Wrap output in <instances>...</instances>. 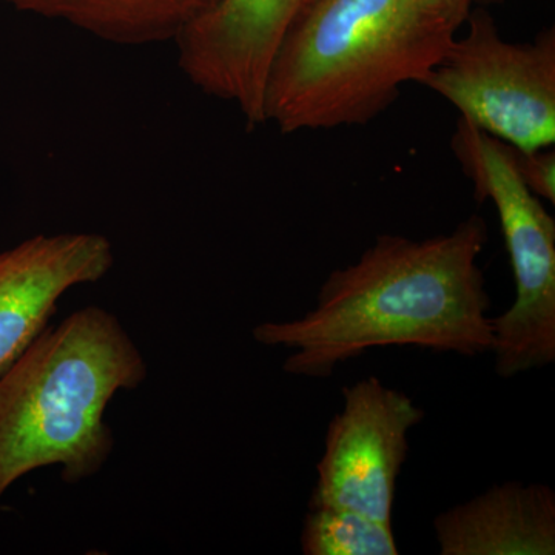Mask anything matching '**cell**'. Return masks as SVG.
<instances>
[{
	"mask_svg": "<svg viewBox=\"0 0 555 555\" xmlns=\"http://www.w3.org/2000/svg\"><path fill=\"white\" fill-rule=\"evenodd\" d=\"M486 243L478 215L430 238L378 236L353 264L328 273L315 308L258 324L251 335L259 345L291 350L283 371L306 378L332 377L346 361L379 347L492 353L491 298L478 264Z\"/></svg>",
	"mask_w": 555,
	"mask_h": 555,
	"instance_id": "1",
	"label": "cell"
},
{
	"mask_svg": "<svg viewBox=\"0 0 555 555\" xmlns=\"http://www.w3.org/2000/svg\"><path fill=\"white\" fill-rule=\"evenodd\" d=\"M456 31L422 0H317L278 51L264 124L284 134L363 126L425 79Z\"/></svg>",
	"mask_w": 555,
	"mask_h": 555,
	"instance_id": "2",
	"label": "cell"
},
{
	"mask_svg": "<svg viewBox=\"0 0 555 555\" xmlns=\"http://www.w3.org/2000/svg\"><path fill=\"white\" fill-rule=\"evenodd\" d=\"M147 375L129 332L100 306L47 327L0 374V500L42 467H60L68 485L100 474L115 449L108 403Z\"/></svg>",
	"mask_w": 555,
	"mask_h": 555,
	"instance_id": "3",
	"label": "cell"
},
{
	"mask_svg": "<svg viewBox=\"0 0 555 555\" xmlns=\"http://www.w3.org/2000/svg\"><path fill=\"white\" fill-rule=\"evenodd\" d=\"M454 149L478 201L491 199L505 238L516 298L492 317L495 372L513 378L555 363V221L526 188L514 150L460 119Z\"/></svg>",
	"mask_w": 555,
	"mask_h": 555,
	"instance_id": "4",
	"label": "cell"
},
{
	"mask_svg": "<svg viewBox=\"0 0 555 555\" xmlns=\"http://www.w3.org/2000/svg\"><path fill=\"white\" fill-rule=\"evenodd\" d=\"M465 38L454 39L420 86L440 94L460 118L516 152L555 142V31L531 43L507 42L485 11L467 16Z\"/></svg>",
	"mask_w": 555,
	"mask_h": 555,
	"instance_id": "5",
	"label": "cell"
},
{
	"mask_svg": "<svg viewBox=\"0 0 555 555\" xmlns=\"http://www.w3.org/2000/svg\"><path fill=\"white\" fill-rule=\"evenodd\" d=\"M426 412L408 393L367 377L343 389L328 423L309 507H345L392 525L408 436Z\"/></svg>",
	"mask_w": 555,
	"mask_h": 555,
	"instance_id": "6",
	"label": "cell"
},
{
	"mask_svg": "<svg viewBox=\"0 0 555 555\" xmlns=\"http://www.w3.org/2000/svg\"><path fill=\"white\" fill-rule=\"evenodd\" d=\"M317 0H215L175 43L185 78L264 124L266 87L278 51Z\"/></svg>",
	"mask_w": 555,
	"mask_h": 555,
	"instance_id": "7",
	"label": "cell"
},
{
	"mask_svg": "<svg viewBox=\"0 0 555 555\" xmlns=\"http://www.w3.org/2000/svg\"><path fill=\"white\" fill-rule=\"evenodd\" d=\"M115 264L100 233L38 235L0 254V374L49 327L57 301L80 284L96 283Z\"/></svg>",
	"mask_w": 555,
	"mask_h": 555,
	"instance_id": "8",
	"label": "cell"
},
{
	"mask_svg": "<svg viewBox=\"0 0 555 555\" xmlns=\"http://www.w3.org/2000/svg\"><path fill=\"white\" fill-rule=\"evenodd\" d=\"M434 532L441 555H554L555 492L517 481L438 514Z\"/></svg>",
	"mask_w": 555,
	"mask_h": 555,
	"instance_id": "9",
	"label": "cell"
},
{
	"mask_svg": "<svg viewBox=\"0 0 555 555\" xmlns=\"http://www.w3.org/2000/svg\"><path fill=\"white\" fill-rule=\"evenodd\" d=\"M215 0H0V5L64 22L104 42L122 47L177 40Z\"/></svg>",
	"mask_w": 555,
	"mask_h": 555,
	"instance_id": "10",
	"label": "cell"
},
{
	"mask_svg": "<svg viewBox=\"0 0 555 555\" xmlns=\"http://www.w3.org/2000/svg\"><path fill=\"white\" fill-rule=\"evenodd\" d=\"M305 555H397L392 525L345 507H309L299 535Z\"/></svg>",
	"mask_w": 555,
	"mask_h": 555,
	"instance_id": "11",
	"label": "cell"
},
{
	"mask_svg": "<svg viewBox=\"0 0 555 555\" xmlns=\"http://www.w3.org/2000/svg\"><path fill=\"white\" fill-rule=\"evenodd\" d=\"M514 158L526 188L535 196L555 203V153L550 147L521 153L514 150Z\"/></svg>",
	"mask_w": 555,
	"mask_h": 555,
	"instance_id": "12",
	"label": "cell"
},
{
	"mask_svg": "<svg viewBox=\"0 0 555 555\" xmlns=\"http://www.w3.org/2000/svg\"><path fill=\"white\" fill-rule=\"evenodd\" d=\"M422 3L430 14L459 30L470 14L473 0H422Z\"/></svg>",
	"mask_w": 555,
	"mask_h": 555,
	"instance_id": "13",
	"label": "cell"
}]
</instances>
